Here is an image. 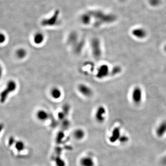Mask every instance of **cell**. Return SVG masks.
<instances>
[{
    "label": "cell",
    "mask_w": 166,
    "mask_h": 166,
    "mask_svg": "<svg viewBox=\"0 0 166 166\" xmlns=\"http://www.w3.org/2000/svg\"><path fill=\"white\" fill-rule=\"evenodd\" d=\"M96 158L90 153L83 154L78 160L79 166H96Z\"/></svg>",
    "instance_id": "6da1fadb"
},
{
    "label": "cell",
    "mask_w": 166,
    "mask_h": 166,
    "mask_svg": "<svg viewBox=\"0 0 166 166\" xmlns=\"http://www.w3.org/2000/svg\"><path fill=\"white\" fill-rule=\"evenodd\" d=\"M94 119L96 123L102 124L107 119V110L103 105H99L96 108L94 113Z\"/></svg>",
    "instance_id": "7a4b0ae2"
},
{
    "label": "cell",
    "mask_w": 166,
    "mask_h": 166,
    "mask_svg": "<svg viewBox=\"0 0 166 166\" xmlns=\"http://www.w3.org/2000/svg\"><path fill=\"white\" fill-rule=\"evenodd\" d=\"M91 49L93 57L98 60L102 56V51L100 41L98 38H94L91 41Z\"/></svg>",
    "instance_id": "3957f363"
},
{
    "label": "cell",
    "mask_w": 166,
    "mask_h": 166,
    "mask_svg": "<svg viewBox=\"0 0 166 166\" xmlns=\"http://www.w3.org/2000/svg\"><path fill=\"white\" fill-rule=\"evenodd\" d=\"M17 84L16 82L13 80H10L7 83V86L4 90L0 94V102L2 103L5 102L7 99L8 95L16 91V89Z\"/></svg>",
    "instance_id": "277c9868"
},
{
    "label": "cell",
    "mask_w": 166,
    "mask_h": 166,
    "mask_svg": "<svg viewBox=\"0 0 166 166\" xmlns=\"http://www.w3.org/2000/svg\"><path fill=\"white\" fill-rule=\"evenodd\" d=\"M110 68L108 64H101L100 65L96 70L95 78L99 80H103L109 76Z\"/></svg>",
    "instance_id": "5b68a950"
},
{
    "label": "cell",
    "mask_w": 166,
    "mask_h": 166,
    "mask_svg": "<svg viewBox=\"0 0 166 166\" xmlns=\"http://www.w3.org/2000/svg\"><path fill=\"white\" fill-rule=\"evenodd\" d=\"M78 92L83 97L86 99L92 98L94 94V91L92 88L89 85L85 83H80L78 85Z\"/></svg>",
    "instance_id": "8992f818"
},
{
    "label": "cell",
    "mask_w": 166,
    "mask_h": 166,
    "mask_svg": "<svg viewBox=\"0 0 166 166\" xmlns=\"http://www.w3.org/2000/svg\"><path fill=\"white\" fill-rule=\"evenodd\" d=\"M36 117L38 121L44 123L50 119V115L46 110L39 109L36 113Z\"/></svg>",
    "instance_id": "52a82bcc"
},
{
    "label": "cell",
    "mask_w": 166,
    "mask_h": 166,
    "mask_svg": "<svg viewBox=\"0 0 166 166\" xmlns=\"http://www.w3.org/2000/svg\"><path fill=\"white\" fill-rule=\"evenodd\" d=\"M72 136L75 140L81 141L85 139L86 137V132L83 128H76L72 133Z\"/></svg>",
    "instance_id": "ba28073f"
},
{
    "label": "cell",
    "mask_w": 166,
    "mask_h": 166,
    "mask_svg": "<svg viewBox=\"0 0 166 166\" xmlns=\"http://www.w3.org/2000/svg\"><path fill=\"white\" fill-rule=\"evenodd\" d=\"M132 100L136 104H139L142 100V91L140 87H136L133 90L132 94Z\"/></svg>",
    "instance_id": "9c48e42d"
},
{
    "label": "cell",
    "mask_w": 166,
    "mask_h": 166,
    "mask_svg": "<svg viewBox=\"0 0 166 166\" xmlns=\"http://www.w3.org/2000/svg\"><path fill=\"white\" fill-rule=\"evenodd\" d=\"M51 98L54 100H59L63 95L62 90L58 86H53L50 90Z\"/></svg>",
    "instance_id": "30bf717a"
},
{
    "label": "cell",
    "mask_w": 166,
    "mask_h": 166,
    "mask_svg": "<svg viewBox=\"0 0 166 166\" xmlns=\"http://www.w3.org/2000/svg\"><path fill=\"white\" fill-rule=\"evenodd\" d=\"M45 40L44 35L41 33H37L34 36L33 41L34 43L36 45H40L43 44Z\"/></svg>",
    "instance_id": "8fae6325"
},
{
    "label": "cell",
    "mask_w": 166,
    "mask_h": 166,
    "mask_svg": "<svg viewBox=\"0 0 166 166\" xmlns=\"http://www.w3.org/2000/svg\"><path fill=\"white\" fill-rule=\"evenodd\" d=\"M132 34L137 38L142 39L146 36V33L145 30L140 28L134 29L132 31Z\"/></svg>",
    "instance_id": "7c38bea8"
},
{
    "label": "cell",
    "mask_w": 166,
    "mask_h": 166,
    "mask_svg": "<svg viewBox=\"0 0 166 166\" xmlns=\"http://www.w3.org/2000/svg\"><path fill=\"white\" fill-rule=\"evenodd\" d=\"M157 135L158 136L161 137L164 135L166 133V121H164L161 122L158 127L157 128L156 131Z\"/></svg>",
    "instance_id": "4fadbf2b"
},
{
    "label": "cell",
    "mask_w": 166,
    "mask_h": 166,
    "mask_svg": "<svg viewBox=\"0 0 166 166\" xmlns=\"http://www.w3.org/2000/svg\"><path fill=\"white\" fill-rule=\"evenodd\" d=\"M27 51L24 48L19 49L16 52V57L19 59H23L26 58L27 56Z\"/></svg>",
    "instance_id": "5bb4252c"
},
{
    "label": "cell",
    "mask_w": 166,
    "mask_h": 166,
    "mask_svg": "<svg viewBox=\"0 0 166 166\" xmlns=\"http://www.w3.org/2000/svg\"><path fill=\"white\" fill-rule=\"evenodd\" d=\"M122 71V68L120 66H114L112 68H111L109 76H115L120 74Z\"/></svg>",
    "instance_id": "9a60e30c"
},
{
    "label": "cell",
    "mask_w": 166,
    "mask_h": 166,
    "mask_svg": "<svg viewBox=\"0 0 166 166\" xmlns=\"http://www.w3.org/2000/svg\"><path fill=\"white\" fill-rule=\"evenodd\" d=\"M70 106L68 103H66L64 104L62 106V110H61L64 112V114L67 116L69 114L70 110Z\"/></svg>",
    "instance_id": "2e32d148"
},
{
    "label": "cell",
    "mask_w": 166,
    "mask_h": 166,
    "mask_svg": "<svg viewBox=\"0 0 166 166\" xmlns=\"http://www.w3.org/2000/svg\"><path fill=\"white\" fill-rule=\"evenodd\" d=\"M6 36L3 33H0V44H2L5 42Z\"/></svg>",
    "instance_id": "e0dca14e"
},
{
    "label": "cell",
    "mask_w": 166,
    "mask_h": 166,
    "mask_svg": "<svg viewBox=\"0 0 166 166\" xmlns=\"http://www.w3.org/2000/svg\"><path fill=\"white\" fill-rule=\"evenodd\" d=\"M2 68L1 67V66H0V79H1V78L2 75Z\"/></svg>",
    "instance_id": "ac0fdd59"
},
{
    "label": "cell",
    "mask_w": 166,
    "mask_h": 166,
    "mask_svg": "<svg viewBox=\"0 0 166 166\" xmlns=\"http://www.w3.org/2000/svg\"><path fill=\"white\" fill-rule=\"evenodd\" d=\"M164 50H165V52H166V45H165V47H164Z\"/></svg>",
    "instance_id": "d6986e66"
}]
</instances>
